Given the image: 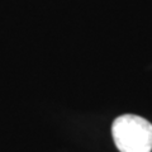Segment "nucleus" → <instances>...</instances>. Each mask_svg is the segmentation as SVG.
I'll return each mask as SVG.
<instances>
[{
    "label": "nucleus",
    "instance_id": "f257e3e1",
    "mask_svg": "<svg viewBox=\"0 0 152 152\" xmlns=\"http://www.w3.org/2000/svg\"><path fill=\"white\" fill-rule=\"evenodd\" d=\"M112 136L119 152H152V124L142 117H118L113 122Z\"/></svg>",
    "mask_w": 152,
    "mask_h": 152
}]
</instances>
